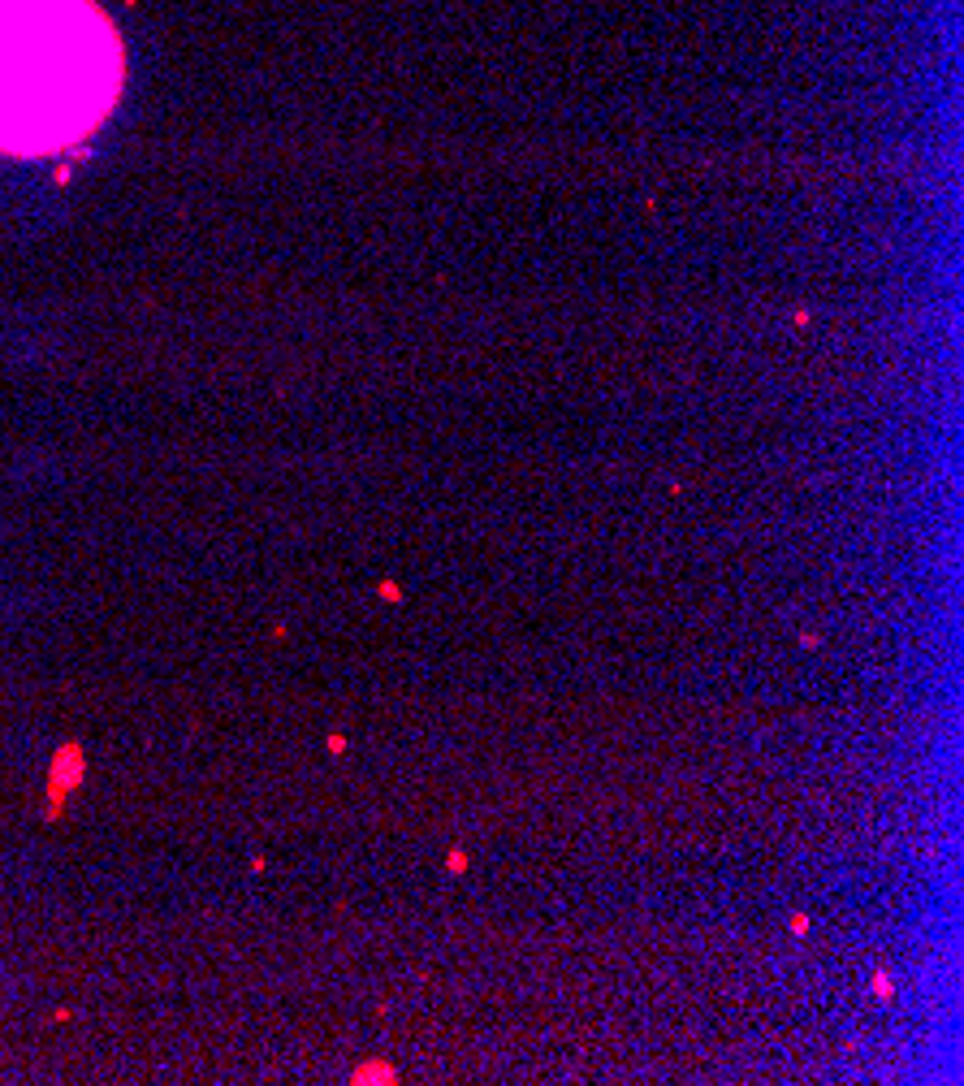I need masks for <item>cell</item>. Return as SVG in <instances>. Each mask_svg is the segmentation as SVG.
Segmentation results:
<instances>
[{
	"instance_id": "cell-1",
	"label": "cell",
	"mask_w": 964,
	"mask_h": 1086,
	"mask_svg": "<svg viewBox=\"0 0 964 1086\" xmlns=\"http://www.w3.org/2000/svg\"><path fill=\"white\" fill-rule=\"evenodd\" d=\"M126 48L96 0H0V152L48 157L104 126Z\"/></svg>"
}]
</instances>
